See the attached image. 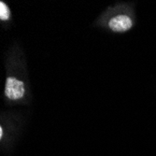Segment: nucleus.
<instances>
[{
  "label": "nucleus",
  "instance_id": "1",
  "mask_svg": "<svg viewBox=\"0 0 156 156\" xmlns=\"http://www.w3.org/2000/svg\"><path fill=\"white\" fill-rule=\"evenodd\" d=\"M5 96L12 101H17L22 99L25 94V85L21 80L15 77H9L5 82Z\"/></svg>",
  "mask_w": 156,
  "mask_h": 156
},
{
  "label": "nucleus",
  "instance_id": "2",
  "mask_svg": "<svg viewBox=\"0 0 156 156\" xmlns=\"http://www.w3.org/2000/svg\"><path fill=\"white\" fill-rule=\"evenodd\" d=\"M109 29L116 33H124L129 31L133 27L132 19L125 14H119L114 17H112L108 21Z\"/></svg>",
  "mask_w": 156,
  "mask_h": 156
},
{
  "label": "nucleus",
  "instance_id": "3",
  "mask_svg": "<svg viewBox=\"0 0 156 156\" xmlns=\"http://www.w3.org/2000/svg\"><path fill=\"white\" fill-rule=\"evenodd\" d=\"M10 17H11L10 9L4 1H0V20L6 22L9 21Z\"/></svg>",
  "mask_w": 156,
  "mask_h": 156
}]
</instances>
